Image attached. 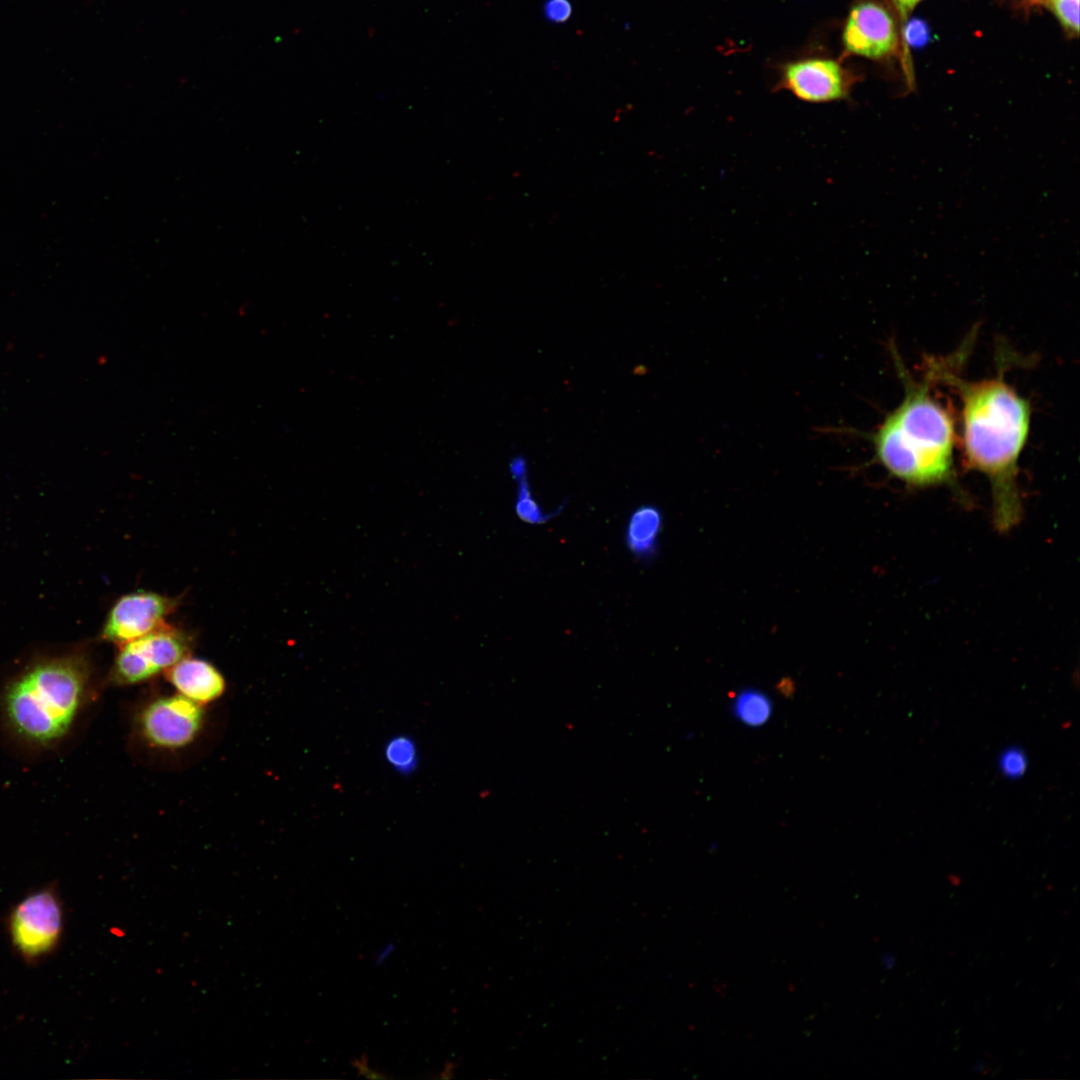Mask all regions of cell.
<instances>
[{
	"label": "cell",
	"mask_w": 1080,
	"mask_h": 1080,
	"mask_svg": "<svg viewBox=\"0 0 1080 1080\" xmlns=\"http://www.w3.org/2000/svg\"><path fill=\"white\" fill-rule=\"evenodd\" d=\"M939 376L959 392L965 464L988 479L994 524L999 531H1007L1022 515L1018 462L1030 431V403L1000 372L966 381L957 377L947 360L940 362Z\"/></svg>",
	"instance_id": "obj_1"
},
{
	"label": "cell",
	"mask_w": 1080,
	"mask_h": 1080,
	"mask_svg": "<svg viewBox=\"0 0 1080 1080\" xmlns=\"http://www.w3.org/2000/svg\"><path fill=\"white\" fill-rule=\"evenodd\" d=\"M894 360L904 396L869 436L874 459L913 487L950 483L958 440L954 416L932 392L930 367L925 379L915 380L895 355Z\"/></svg>",
	"instance_id": "obj_2"
},
{
	"label": "cell",
	"mask_w": 1080,
	"mask_h": 1080,
	"mask_svg": "<svg viewBox=\"0 0 1080 1080\" xmlns=\"http://www.w3.org/2000/svg\"><path fill=\"white\" fill-rule=\"evenodd\" d=\"M92 664L74 652L40 659L14 676L0 696L1 718L19 742L51 749L61 744L92 696Z\"/></svg>",
	"instance_id": "obj_3"
},
{
	"label": "cell",
	"mask_w": 1080,
	"mask_h": 1080,
	"mask_svg": "<svg viewBox=\"0 0 1080 1080\" xmlns=\"http://www.w3.org/2000/svg\"><path fill=\"white\" fill-rule=\"evenodd\" d=\"M7 930L24 961L39 962L53 953L64 931V909L56 889L40 888L18 901L9 912Z\"/></svg>",
	"instance_id": "obj_4"
},
{
	"label": "cell",
	"mask_w": 1080,
	"mask_h": 1080,
	"mask_svg": "<svg viewBox=\"0 0 1080 1080\" xmlns=\"http://www.w3.org/2000/svg\"><path fill=\"white\" fill-rule=\"evenodd\" d=\"M205 725L204 706L178 694L160 695L136 712L134 728L149 747L165 751L187 748Z\"/></svg>",
	"instance_id": "obj_5"
},
{
	"label": "cell",
	"mask_w": 1080,
	"mask_h": 1080,
	"mask_svg": "<svg viewBox=\"0 0 1080 1080\" xmlns=\"http://www.w3.org/2000/svg\"><path fill=\"white\" fill-rule=\"evenodd\" d=\"M191 647L192 639L186 632L164 624L120 645L108 681L115 686L143 683L189 656Z\"/></svg>",
	"instance_id": "obj_6"
},
{
	"label": "cell",
	"mask_w": 1080,
	"mask_h": 1080,
	"mask_svg": "<svg viewBox=\"0 0 1080 1080\" xmlns=\"http://www.w3.org/2000/svg\"><path fill=\"white\" fill-rule=\"evenodd\" d=\"M176 606V599L152 591L125 594L111 607L101 637L117 645L143 637L163 626Z\"/></svg>",
	"instance_id": "obj_7"
},
{
	"label": "cell",
	"mask_w": 1080,
	"mask_h": 1080,
	"mask_svg": "<svg viewBox=\"0 0 1080 1080\" xmlns=\"http://www.w3.org/2000/svg\"><path fill=\"white\" fill-rule=\"evenodd\" d=\"M842 41L859 56L880 59L894 52L898 42L896 23L889 10L876 1H861L850 10Z\"/></svg>",
	"instance_id": "obj_8"
},
{
	"label": "cell",
	"mask_w": 1080,
	"mask_h": 1080,
	"mask_svg": "<svg viewBox=\"0 0 1080 1080\" xmlns=\"http://www.w3.org/2000/svg\"><path fill=\"white\" fill-rule=\"evenodd\" d=\"M853 79L836 61L810 58L784 66L780 85L798 99L823 103L848 96Z\"/></svg>",
	"instance_id": "obj_9"
},
{
	"label": "cell",
	"mask_w": 1080,
	"mask_h": 1080,
	"mask_svg": "<svg viewBox=\"0 0 1080 1080\" xmlns=\"http://www.w3.org/2000/svg\"><path fill=\"white\" fill-rule=\"evenodd\" d=\"M166 676L176 693L202 706L219 699L226 689L222 673L203 659L187 656L169 668Z\"/></svg>",
	"instance_id": "obj_10"
},
{
	"label": "cell",
	"mask_w": 1080,
	"mask_h": 1080,
	"mask_svg": "<svg viewBox=\"0 0 1080 1080\" xmlns=\"http://www.w3.org/2000/svg\"><path fill=\"white\" fill-rule=\"evenodd\" d=\"M662 528V515L657 507L645 504L635 509L627 522L625 542L633 555L640 559L654 554Z\"/></svg>",
	"instance_id": "obj_11"
},
{
	"label": "cell",
	"mask_w": 1080,
	"mask_h": 1080,
	"mask_svg": "<svg viewBox=\"0 0 1080 1080\" xmlns=\"http://www.w3.org/2000/svg\"><path fill=\"white\" fill-rule=\"evenodd\" d=\"M735 718L749 727L766 724L773 712L772 701L767 694L756 688L743 689L737 693L732 703Z\"/></svg>",
	"instance_id": "obj_12"
},
{
	"label": "cell",
	"mask_w": 1080,
	"mask_h": 1080,
	"mask_svg": "<svg viewBox=\"0 0 1080 1080\" xmlns=\"http://www.w3.org/2000/svg\"><path fill=\"white\" fill-rule=\"evenodd\" d=\"M384 759L401 775H410L418 767L419 754L415 740L404 734L392 736L384 745Z\"/></svg>",
	"instance_id": "obj_13"
},
{
	"label": "cell",
	"mask_w": 1080,
	"mask_h": 1080,
	"mask_svg": "<svg viewBox=\"0 0 1080 1080\" xmlns=\"http://www.w3.org/2000/svg\"><path fill=\"white\" fill-rule=\"evenodd\" d=\"M514 480L517 481L516 512L519 517L529 523L544 520V514L531 493L527 473Z\"/></svg>",
	"instance_id": "obj_14"
},
{
	"label": "cell",
	"mask_w": 1080,
	"mask_h": 1080,
	"mask_svg": "<svg viewBox=\"0 0 1080 1080\" xmlns=\"http://www.w3.org/2000/svg\"><path fill=\"white\" fill-rule=\"evenodd\" d=\"M998 769L1000 774L1010 780L1022 778L1028 769V757L1018 746H1009L999 754Z\"/></svg>",
	"instance_id": "obj_15"
},
{
	"label": "cell",
	"mask_w": 1080,
	"mask_h": 1080,
	"mask_svg": "<svg viewBox=\"0 0 1080 1080\" xmlns=\"http://www.w3.org/2000/svg\"><path fill=\"white\" fill-rule=\"evenodd\" d=\"M1042 3L1052 11L1067 34L1078 35L1079 0H1043Z\"/></svg>",
	"instance_id": "obj_16"
},
{
	"label": "cell",
	"mask_w": 1080,
	"mask_h": 1080,
	"mask_svg": "<svg viewBox=\"0 0 1080 1080\" xmlns=\"http://www.w3.org/2000/svg\"><path fill=\"white\" fill-rule=\"evenodd\" d=\"M904 36L907 44L913 48L924 47L931 39L928 24L919 18H913L906 23Z\"/></svg>",
	"instance_id": "obj_17"
},
{
	"label": "cell",
	"mask_w": 1080,
	"mask_h": 1080,
	"mask_svg": "<svg viewBox=\"0 0 1080 1080\" xmlns=\"http://www.w3.org/2000/svg\"><path fill=\"white\" fill-rule=\"evenodd\" d=\"M572 14L569 0H547L544 3V16L552 23H564Z\"/></svg>",
	"instance_id": "obj_18"
},
{
	"label": "cell",
	"mask_w": 1080,
	"mask_h": 1080,
	"mask_svg": "<svg viewBox=\"0 0 1080 1080\" xmlns=\"http://www.w3.org/2000/svg\"><path fill=\"white\" fill-rule=\"evenodd\" d=\"M352 1065L357 1069V1071L359 1072V1075L364 1076L366 1078H370V1079H382V1078L386 1079V1078H388V1076L385 1075L384 1073H382L380 1071H377V1070H374L368 1065V1059H367L366 1055H362L360 1058L353 1060Z\"/></svg>",
	"instance_id": "obj_19"
},
{
	"label": "cell",
	"mask_w": 1080,
	"mask_h": 1080,
	"mask_svg": "<svg viewBox=\"0 0 1080 1080\" xmlns=\"http://www.w3.org/2000/svg\"><path fill=\"white\" fill-rule=\"evenodd\" d=\"M902 17L908 15L921 0H892Z\"/></svg>",
	"instance_id": "obj_20"
},
{
	"label": "cell",
	"mask_w": 1080,
	"mask_h": 1080,
	"mask_svg": "<svg viewBox=\"0 0 1080 1080\" xmlns=\"http://www.w3.org/2000/svg\"><path fill=\"white\" fill-rule=\"evenodd\" d=\"M897 958L893 953H884L881 956V964L885 970L892 969L896 964Z\"/></svg>",
	"instance_id": "obj_21"
},
{
	"label": "cell",
	"mask_w": 1080,
	"mask_h": 1080,
	"mask_svg": "<svg viewBox=\"0 0 1080 1080\" xmlns=\"http://www.w3.org/2000/svg\"><path fill=\"white\" fill-rule=\"evenodd\" d=\"M394 949V944L387 945L378 955L376 963L379 965L391 954Z\"/></svg>",
	"instance_id": "obj_22"
},
{
	"label": "cell",
	"mask_w": 1080,
	"mask_h": 1080,
	"mask_svg": "<svg viewBox=\"0 0 1080 1080\" xmlns=\"http://www.w3.org/2000/svg\"><path fill=\"white\" fill-rule=\"evenodd\" d=\"M985 1066H986L985 1062H983V1061L977 1062V1063H975L973 1065L972 1072H975V1073L976 1072H981V1071L984 1070Z\"/></svg>",
	"instance_id": "obj_23"
},
{
	"label": "cell",
	"mask_w": 1080,
	"mask_h": 1080,
	"mask_svg": "<svg viewBox=\"0 0 1080 1080\" xmlns=\"http://www.w3.org/2000/svg\"><path fill=\"white\" fill-rule=\"evenodd\" d=\"M1024 1H1028L1030 3H1042L1043 0H1024Z\"/></svg>",
	"instance_id": "obj_24"
}]
</instances>
